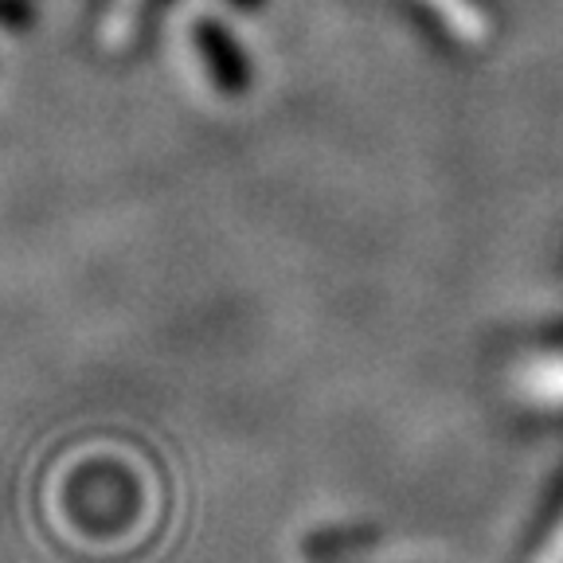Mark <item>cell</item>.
I'll list each match as a JSON object with an SVG mask.
<instances>
[{
    "instance_id": "cell-1",
    "label": "cell",
    "mask_w": 563,
    "mask_h": 563,
    "mask_svg": "<svg viewBox=\"0 0 563 563\" xmlns=\"http://www.w3.org/2000/svg\"><path fill=\"white\" fill-rule=\"evenodd\" d=\"M35 20L32 0H0V24L4 27H27Z\"/></svg>"
},
{
    "instance_id": "cell-2",
    "label": "cell",
    "mask_w": 563,
    "mask_h": 563,
    "mask_svg": "<svg viewBox=\"0 0 563 563\" xmlns=\"http://www.w3.org/2000/svg\"><path fill=\"white\" fill-rule=\"evenodd\" d=\"M544 563H563V528H560V537H555V544L548 548Z\"/></svg>"
}]
</instances>
